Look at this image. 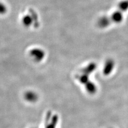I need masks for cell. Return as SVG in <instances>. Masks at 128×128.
<instances>
[{
    "mask_svg": "<svg viewBox=\"0 0 128 128\" xmlns=\"http://www.w3.org/2000/svg\"><path fill=\"white\" fill-rule=\"evenodd\" d=\"M6 11V8L3 4L0 3V14H4Z\"/></svg>",
    "mask_w": 128,
    "mask_h": 128,
    "instance_id": "obj_3",
    "label": "cell"
},
{
    "mask_svg": "<svg viewBox=\"0 0 128 128\" xmlns=\"http://www.w3.org/2000/svg\"><path fill=\"white\" fill-rule=\"evenodd\" d=\"M96 68V64L92 62L84 67L80 71L77 75V78L82 84L84 85L86 90L89 94H92L97 91V88L94 84L90 81L89 75Z\"/></svg>",
    "mask_w": 128,
    "mask_h": 128,
    "instance_id": "obj_1",
    "label": "cell"
},
{
    "mask_svg": "<svg viewBox=\"0 0 128 128\" xmlns=\"http://www.w3.org/2000/svg\"><path fill=\"white\" fill-rule=\"evenodd\" d=\"M114 66V62L113 60L110 59H108L105 62V66H104L103 70L104 74L106 75H108L110 74L112 70H113Z\"/></svg>",
    "mask_w": 128,
    "mask_h": 128,
    "instance_id": "obj_2",
    "label": "cell"
}]
</instances>
